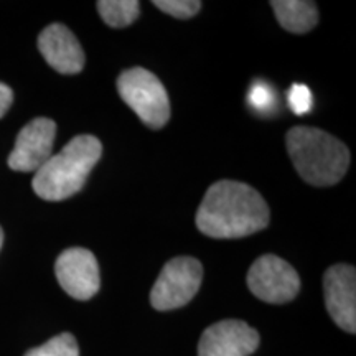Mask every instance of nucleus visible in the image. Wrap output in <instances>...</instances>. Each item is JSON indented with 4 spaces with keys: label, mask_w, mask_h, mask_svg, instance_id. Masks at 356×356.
I'll return each mask as SVG.
<instances>
[{
    "label": "nucleus",
    "mask_w": 356,
    "mask_h": 356,
    "mask_svg": "<svg viewBox=\"0 0 356 356\" xmlns=\"http://www.w3.org/2000/svg\"><path fill=\"white\" fill-rule=\"evenodd\" d=\"M269 220V207L259 191L234 180L211 185L197 211L198 229L216 239L254 234L264 229Z\"/></svg>",
    "instance_id": "f257e3e1"
},
{
    "label": "nucleus",
    "mask_w": 356,
    "mask_h": 356,
    "mask_svg": "<svg viewBox=\"0 0 356 356\" xmlns=\"http://www.w3.org/2000/svg\"><path fill=\"white\" fill-rule=\"evenodd\" d=\"M101 155L99 139L95 136H76L35 172L33 191L47 202L73 197L86 184L89 172L99 162Z\"/></svg>",
    "instance_id": "f03ea898"
},
{
    "label": "nucleus",
    "mask_w": 356,
    "mask_h": 356,
    "mask_svg": "<svg viewBox=\"0 0 356 356\" xmlns=\"http://www.w3.org/2000/svg\"><path fill=\"white\" fill-rule=\"evenodd\" d=\"M286 142L293 167L307 184L335 185L348 170V147L328 132L299 126L287 132Z\"/></svg>",
    "instance_id": "7ed1b4c3"
},
{
    "label": "nucleus",
    "mask_w": 356,
    "mask_h": 356,
    "mask_svg": "<svg viewBox=\"0 0 356 356\" xmlns=\"http://www.w3.org/2000/svg\"><path fill=\"white\" fill-rule=\"evenodd\" d=\"M118 91L147 127L160 129L170 119V101L165 86L150 71L126 70L118 78Z\"/></svg>",
    "instance_id": "20e7f679"
},
{
    "label": "nucleus",
    "mask_w": 356,
    "mask_h": 356,
    "mask_svg": "<svg viewBox=\"0 0 356 356\" xmlns=\"http://www.w3.org/2000/svg\"><path fill=\"white\" fill-rule=\"evenodd\" d=\"M202 280V262L188 256L173 257L155 280L150 291V305L160 312L180 309L197 296Z\"/></svg>",
    "instance_id": "39448f33"
},
{
    "label": "nucleus",
    "mask_w": 356,
    "mask_h": 356,
    "mask_svg": "<svg viewBox=\"0 0 356 356\" xmlns=\"http://www.w3.org/2000/svg\"><path fill=\"white\" fill-rule=\"evenodd\" d=\"M248 287L267 304H287L300 291V277L287 261L274 254L261 256L248 273Z\"/></svg>",
    "instance_id": "423d86ee"
},
{
    "label": "nucleus",
    "mask_w": 356,
    "mask_h": 356,
    "mask_svg": "<svg viewBox=\"0 0 356 356\" xmlns=\"http://www.w3.org/2000/svg\"><path fill=\"white\" fill-rule=\"evenodd\" d=\"M55 274L63 291L76 300L92 299L101 287L99 266L89 249L70 248L61 252Z\"/></svg>",
    "instance_id": "0eeeda50"
},
{
    "label": "nucleus",
    "mask_w": 356,
    "mask_h": 356,
    "mask_svg": "<svg viewBox=\"0 0 356 356\" xmlns=\"http://www.w3.org/2000/svg\"><path fill=\"white\" fill-rule=\"evenodd\" d=\"M56 137L55 121L37 118L30 121L17 136L8 167L17 172H37L53 155Z\"/></svg>",
    "instance_id": "6e6552de"
},
{
    "label": "nucleus",
    "mask_w": 356,
    "mask_h": 356,
    "mask_svg": "<svg viewBox=\"0 0 356 356\" xmlns=\"http://www.w3.org/2000/svg\"><path fill=\"white\" fill-rule=\"evenodd\" d=\"M325 304L341 330L356 332V273L348 264L332 266L323 275Z\"/></svg>",
    "instance_id": "1a4fd4ad"
},
{
    "label": "nucleus",
    "mask_w": 356,
    "mask_h": 356,
    "mask_svg": "<svg viewBox=\"0 0 356 356\" xmlns=\"http://www.w3.org/2000/svg\"><path fill=\"white\" fill-rule=\"evenodd\" d=\"M259 333L241 320H222L203 332L198 356H249L259 346Z\"/></svg>",
    "instance_id": "9d476101"
},
{
    "label": "nucleus",
    "mask_w": 356,
    "mask_h": 356,
    "mask_svg": "<svg viewBox=\"0 0 356 356\" xmlns=\"http://www.w3.org/2000/svg\"><path fill=\"white\" fill-rule=\"evenodd\" d=\"M38 50L47 63L61 74H78L84 68V51L68 26L51 24L40 33Z\"/></svg>",
    "instance_id": "9b49d317"
},
{
    "label": "nucleus",
    "mask_w": 356,
    "mask_h": 356,
    "mask_svg": "<svg viewBox=\"0 0 356 356\" xmlns=\"http://www.w3.org/2000/svg\"><path fill=\"white\" fill-rule=\"evenodd\" d=\"M275 17L282 29L291 33H307L318 24V10L314 2L305 0H273Z\"/></svg>",
    "instance_id": "f8f14e48"
},
{
    "label": "nucleus",
    "mask_w": 356,
    "mask_h": 356,
    "mask_svg": "<svg viewBox=\"0 0 356 356\" xmlns=\"http://www.w3.org/2000/svg\"><path fill=\"white\" fill-rule=\"evenodd\" d=\"M96 7L102 20L114 29L134 24L140 13V3L137 0H101Z\"/></svg>",
    "instance_id": "ddd939ff"
},
{
    "label": "nucleus",
    "mask_w": 356,
    "mask_h": 356,
    "mask_svg": "<svg viewBox=\"0 0 356 356\" xmlns=\"http://www.w3.org/2000/svg\"><path fill=\"white\" fill-rule=\"evenodd\" d=\"M25 356H79L76 338L71 333H61L53 337L47 343L29 350Z\"/></svg>",
    "instance_id": "4468645a"
},
{
    "label": "nucleus",
    "mask_w": 356,
    "mask_h": 356,
    "mask_svg": "<svg viewBox=\"0 0 356 356\" xmlns=\"http://www.w3.org/2000/svg\"><path fill=\"white\" fill-rule=\"evenodd\" d=\"M154 6L175 19H191L200 12L202 2L198 0H155Z\"/></svg>",
    "instance_id": "2eb2a0df"
},
{
    "label": "nucleus",
    "mask_w": 356,
    "mask_h": 356,
    "mask_svg": "<svg viewBox=\"0 0 356 356\" xmlns=\"http://www.w3.org/2000/svg\"><path fill=\"white\" fill-rule=\"evenodd\" d=\"M289 106H291L293 114L297 115L309 113L312 106H314L310 89L305 84H292L291 91H289Z\"/></svg>",
    "instance_id": "dca6fc26"
},
{
    "label": "nucleus",
    "mask_w": 356,
    "mask_h": 356,
    "mask_svg": "<svg viewBox=\"0 0 356 356\" xmlns=\"http://www.w3.org/2000/svg\"><path fill=\"white\" fill-rule=\"evenodd\" d=\"M248 101L256 111H269L274 102V92L267 84L256 83L249 89Z\"/></svg>",
    "instance_id": "f3484780"
},
{
    "label": "nucleus",
    "mask_w": 356,
    "mask_h": 356,
    "mask_svg": "<svg viewBox=\"0 0 356 356\" xmlns=\"http://www.w3.org/2000/svg\"><path fill=\"white\" fill-rule=\"evenodd\" d=\"M13 102V92L7 84L0 83V118H3Z\"/></svg>",
    "instance_id": "a211bd4d"
},
{
    "label": "nucleus",
    "mask_w": 356,
    "mask_h": 356,
    "mask_svg": "<svg viewBox=\"0 0 356 356\" xmlns=\"http://www.w3.org/2000/svg\"><path fill=\"white\" fill-rule=\"evenodd\" d=\"M2 244H3V231L0 228V248H2Z\"/></svg>",
    "instance_id": "6ab92c4d"
}]
</instances>
